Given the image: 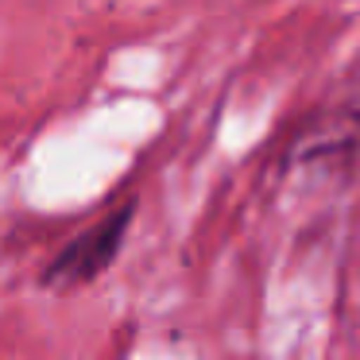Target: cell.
I'll return each mask as SVG.
<instances>
[{"label":"cell","instance_id":"cell-1","mask_svg":"<svg viewBox=\"0 0 360 360\" xmlns=\"http://www.w3.org/2000/svg\"><path fill=\"white\" fill-rule=\"evenodd\" d=\"M124 221H128V213H117L109 225H97L94 233L78 236V240H74L70 248L58 256L55 279H63V283H82V279H89V275L101 271V267L112 259V252H117Z\"/></svg>","mask_w":360,"mask_h":360}]
</instances>
